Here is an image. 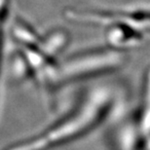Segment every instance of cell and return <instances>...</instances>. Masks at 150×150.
<instances>
[{
  "mask_svg": "<svg viewBox=\"0 0 150 150\" xmlns=\"http://www.w3.org/2000/svg\"><path fill=\"white\" fill-rule=\"evenodd\" d=\"M142 130L143 134L150 139V69L146 76L145 103L142 113Z\"/></svg>",
  "mask_w": 150,
  "mask_h": 150,
  "instance_id": "6da1fadb",
  "label": "cell"
},
{
  "mask_svg": "<svg viewBox=\"0 0 150 150\" xmlns=\"http://www.w3.org/2000/svg\"><path fill=\"white\" fill-rule=\"evenodd\" d=\"M118 16V17H127L129 19L136 21L137 23H150V10H137L134 12H129L127 14L119 13L118 15H105V17Z\"/></svg>",
  "mask_w": 150,
  "mask_h": 150,
  "instance_id": "7a4b0ae2",
  "label": "cell"
}]
</instances>
